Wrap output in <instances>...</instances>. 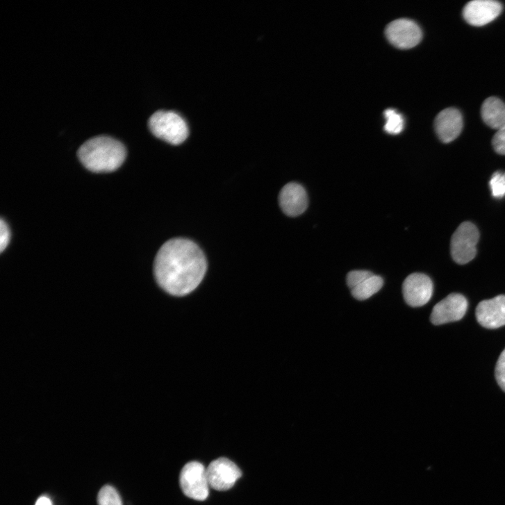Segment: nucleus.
I'll list each match as a JSON object with an SVG mask.
<instances>
[{"instance_id":"nucleus-1","label":"nucleus","mask_w":505,"mask_h":505,"mask_svg":"<svg viewBox=\"0 0 505 505\" xmlns=\"http://www.w3.org/2000/svg\"><path fill=\"white\" fill-rule=\"evenodd\" d=\"M206 258L193 242L176 238L159 250L154 274L159 285L169 295L185 297L196 290L206 272Z\"/></svg>"},{"instance_id":"nucleus-2","label":"nucleus","mask_w":505,"mask_h":505,"mask_svg":"<svg viewBox=\"0 0 505 505\" xmlns=\"http://www.w3.org/2000/svg\"><path fill=\"white\" fill-rule=\"evenodd\" d=\"M126 156L123 144L106 135L88 140L78 151L81 162L88 170L95 173L117 170L124 163Z\"/></svg>"},{"instance_id":"nucleus-3","label":"nucleus","mask_w":505,"mask_h":505,"mask_svg":"<svg viewBox=\"0 0 505 505\" xmlns=\"http://www.w3.org/2000/svg\"><path fill=\"white\" fill-rule=\"evenodd\" d=\"M149 126L154 135L172 145H180L189 135L186 122L173 111L155 113L149 119Z\"/></svg>"},{"instance_id":"nucleus-4","label":"nucleus","mask_w":505,"mask_h":505,"mask_svg":"<svg viewBox=\"0 0 505 505\" xmlns=\"http://www.w3.org/2000/svg\"><path fill=\"white\" fill-rule=\"evenodd\" d=\"M479 233L470 222L463 223L452 236L451 251L453 259L458 264H467L477 254Z\"/></svg>"},{"instance_id":"nucleus-5","label":"nucleus","mask_w":505,"mask_h":505,"mask_svg":"<svg viewBox=\"0 0 505 505\" xmlns=\"http://www.w3.org/2000/svg\"><path fill=\"white\" fill-rule=\"evenodd\" d=\"M180 485L188 497L197 501L206 499L210 488L206 469L199 462L188 463L181 470Z\"/></svg>"},{"instance_id":"nucleus-6","label":"nucleus","mask_w":505,"mask_h":505,"mask_svg":"<svg viewBox=\"0 0 505 505\" xmlns=\"http://www.w3.org/2000/svg\"><path fill=\"white\" fill-rule=\"evenodd\" d=\"M209 486L215 490L226 491L232 488L242 473L238 465L226 458L216 459L206 468Z\"/></svg>"},{"instance_id":"nucleus-7","label":"nucleus","mask_w":505,"mask_h":505,"mask_svg":"<svg viewBox=\"0 0 505 505\" xmlns=\"http://www.w3.org/2000/svg\"><path fill=\"white\" fill-rule=\"evenodd\" d=\"M389 42L395 47L408 49L417 46L422 40V31L414 22L401 19L391 22L386 30Z\"/></svg>"},{"instance_id":"nucleus-8","label":"nucleus","mask_w":505,"mask_h":505,"mask_svg":"<svg viewBox=\"0 0 505 505\" xmlns=\"http://www.w3.org/2000/svg\"><path fill=\"white\" fill-rule=\"evenodd\" d=\"M433 294L431 279L421 273L409 275L403 283V295L406 304L413 308L426 305Z\"/></svg>"},{"instance_id":"nucleus-9","label":"nucleus","mask_w":505,"mask_h":505,"mask_svg":"<svg viewBox=\"0 0 505 505\" xmlns=\"http://www.w3.org/2000/svg\"><path fill=\"white\" fill-rule=\"evenodd\" d=\"M467 307V301L463 295L452 294L433 308L430 320L435 325L459 321L465 316Z\"/></svg>"},{"instance_id":"nucleus-10","label":"nucleus","mask_w":505,"mask_h":505,"mask_svg":"<svg viewBox=\"0 0 505 505\" xmlns=\"http://www.w3.org/2000/svg\"><path fill=\"white\" fill-rule=\"evenodd\" d=\"M502 11V5L493 0H474L463 10V17L474 26H485L499 17Z\"/></svg>"},{"instance_id":"nucleus-11","label":"nucleus","mask_w":505,"mask_h":505,"mask_svg":"<svg viewBox=\"0 0 505 505\" xmlns=\"http://www.w3.org/2000/svg\"><path fill=\"white\" fill-rule=\"evenodd\" d=\"M478 322L484 328L495 329L505 325V296L481 301L476 310Z\"/></svg>"},{"instance_id":"nucleus-12","label":"nucleus","mask_w":505,"mask_h":505,"mask_svg":"<svg viewBox=\"0 0 505 505\" xmlns=\"http://www.w3.org/2000/svg\"><path fill=\"white\" fill-rule=\"evenodd\" d=\"M279 201L283 213L292 217L304 213L308 205L306 190L296 183H288L282 188Z\"/></svg>"},{"instance_id":"nucleus-13","label":"nucleus","mask_w":505,"mask_h":505,"mask_svg":"<svg viewBox=\"0 0 505 505\" xmlns=\"http://www.w3.org/2000/svg\"><path fill=\"white\" fill-rule=\"evenodd\" d=\"M463 126L461 112L454 108H447L439 113L435 121V127L440 139L449 143L456 139Z\"/></svg>"},{"instance_id":"nucleus-14","label":"nucleus","mask_w":505,"mask_h":505,"mask_svg":"<svg viewBox=\"0 0 505 505\" xmlns=\"http://www.w3.org/2000/svg\"><path fill=\"white\" fill-rule=\"evenodd\" d=\"M481 117L491 129L500 130L505 128V104L499 99L490 97L483 104Z\"/></svg>"},{"instance_id":"nucleus-15","label":"nucleus","mask_w":505,"mask_h":505,"mask_svg":"<svg viewBox=\"0 0 505 505\" xmlns=\"http://www.w3.org/2000/svg\"><path fill=\"white\" fill-rule=\"evenodd\" d=\"M383 285V279L378 275H374L363 283L359 284L351 291V295L358 301L369 299L378 293Z\"/></svg>"},{"instance_id":"nucleus-16","label":"nucleus","mask_w":505,"mask_h":505,"mask_svg":"<svg viewBox=\"0 0 505 505\" xmlns=\"http://www.w3.org/2000/svg\"><path fill=\"white\" fill-rule=\"evenodd\" d=\"M386 123L385 131L389 134L397 135L400 133L404 127L403 117L393 109H388L384 113Z\"/></svg>"},{"instance_id":"nucleus-17","label":"nucleus","mask_w":505,"mask_h":505,"mask_svg":"<svg viewBox=\"0 0 505 505\" xmlns=\"http://www.w3.org/2000/svg\"><path fill=\"white\" fill-rule=\"evenodd\" d=\"M98 502L99 505H122L119 495L110 486L101 488L98 495Z\"/></svg>"},{"instance_id":"nucleus-18","label":"nucleus","mask_w":505,"mask_h":505,"mask_svg":"<svg viewBox=\"0 0 505 505\" xmlns=\"http://www.w3.org/2000/svg\"><path fill=\"white\" fill-rule=\"evenodd\" d=\"M490 188L493 197L497 199L505 196V174L497 172L492 174L490 183Z\"/></svg>"},{"instance_id":"nucleus-19","label":"nucleus","mask_w":505,"mask_h":505,"mask_svg":"<svg viewBox=\"0 0 505 505\" xmlns=\"http://www.w3.org/2000/svg\"><path fill=\"white\" fill-rule=\"evenodd\" d=\"M374 274L367 270H355L350 272L347 276V283L353 290L359 284L363 283Z\"/></svg>"},{"instance_id":"nucleus-20","label":"nucleus","mask_w":505,"mask_h":505,"mask_svg":"<svg viewBox=\"0 0 505 505\" xmlns=\"http://www.w3.org/2000/svg\"><path fill=\"white\" fill-rule=\"evenodd\" d=\"M495 379L499 386L505 392V349L501 353L496 364Z\"/></svg>"},{"instance_id":"nucleus-21","label":"nucleus","mask_w":505,"mask_h":505,"mask_svg":"<svg viewBox=\"0 0 505 505\" xmlns=\"http://www.w3.org/2000/svg\"><path fill=\"white\" fill-rule=\"evenodd\" d=\"M492 144L497 154L505 156V128L496 132L492 138Z\"/></svg>"},{"instance_id":"nucleus-22","label":"nucleus","mask_w":505,"mask_h":505,"mask_svg":"<svg viewBox=\"0 0 505 505\" xmlns=\"http://www.w3.org/2000/svg\"><path fill=\"white\" fill-rule=\"evenodd\" d=\"M10 241V230L3 220L0 222V251L3 252Z\"/></svg>"},{"instance_id":"nucleus-23","label":"nucleus","mask_w":505,"mask_h":505,"mask_svg":"<svg viewBox=\"0 0 505 505\" xmlns=\"http://www.w3.org/2000/svg\"><path fill=\"white\" fill-rule=\"evenodd\" d=\"M35 505H52V502L47 497L42 496L38 499Z\"/></svg>"},{"instance_id":"nucleus-24","label":"nucleus","mask_w":505,"mask_h":505,"mask_svg":"<svg viewBox=\"0 0 505 505\" xmlns=\"http://www.w3.org/2000/svg\"><path fill=\"white\" fill-rule=\"evenodd\" d=\"M504 174H505V173H504Z\"/></svg>"}]
</instances>
